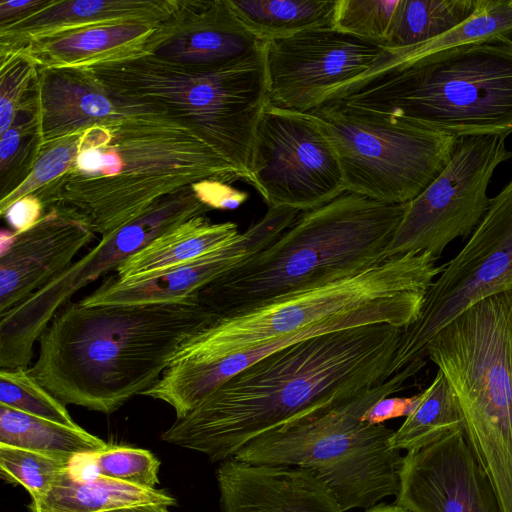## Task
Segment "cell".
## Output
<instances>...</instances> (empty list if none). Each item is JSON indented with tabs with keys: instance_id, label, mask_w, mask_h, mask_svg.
I'll use <instances>...</instances> for the list:
<instances>
[{
	"instance_id": "1",
	"label": "cell",
	"mask_w": 512,
	"mask_h": 512,
	"mask_svg": "<svg viewBox=\"0 0 512 512\" xmlns=\"http://www.w3.org/2000/svg\"><path fill=\"white\" fill-rule=\"evenodd\" d=\"M402 330L362 325L280 349L217 386L161 439L212 462L232 458L256 437L321 416L387 380Z\"/></svg>"
},
{
	"instance_id": "2",
	"label": "cell",
	"mask_w": 512,
	"mask_h": 512,
	"mask_svg": "<svg viewBox=\"0 0 512 512\" xmlns=\"http://www.w3.org/2000/svg\"><path fill=\"white\" fill-rule=\"evenodd\" d=\"M215 318L197 295L140 305L68 302L41 334L29 371L63 404L111 414L152 388L181 344Z\"/></svg>"
},
{
	"instance_id": "3",
	"label": "cell",
	"mask_w": 512,
	"mask_h": 512,
	"mask_svg": "<svg viewBox=\"0 0 512 512\" xmlns=\"http://www.w3.org/2000/svg\"><path fill=\"white\" fill-rule=\"evenodd\" d=\"M109 127L108 144L83 150L67 173L33 193L44 212L75 217L105 237L196 182L244 181L192 129L165 112L136 106Z\"/></svg>"
},
{
	"instance_id": "4",
	"label": "cell",
	"mask_w": 512,
	"mask_h": 512,
	"mask_svg": "<svg viewBox=\"0 0 512 512\" xmlns=\"http://www.w3.org/2000/svg\"><path fill=\"white\" fill-rule=\"evenodd\" d=\"M340 104L456 138L512 133V37L408 57L386 49L366 73L331 90Z\"/></svg>"
},
{
	"instance_id": "5",
	"label": "cell",
	"mask_w": 512,
	"mask_h": 512,
	"mask_svg": "<svg viewBox=\"0 0 512 512\" xmlns=\"http://www.w3.org/2000/svg\"><path fill=\"white\" fill-rule=\"evenodd\" d=\"M407 204L344 192L300 213L273 243L197 294L216 318L357 275L383 261Z\"/></svg>"
},
{
	"instance_id": "6",
	"label": "cell",
	"mask_w": 512,
	"mask_h": 512,
	"mask_svg": "<svg viewBox=\"0 0 512 512\" xmlns=\"http://www.w3.org/2000/svg\"><path fill=\"white\" fill-rule=\"evenodd\" d=\"M436 260L428 253L394 256L357 275L215 318L181 344L145 396L167 403L196 376L235 354L335 315L399 299L425 298L444 268Z\"/></svg>"
},
{
	"instance_id": "7",
	"label": "cell",
	"mask_w": 512,
	"mask_h": 512,
	"mask_svg": "<svg viewBox=\"0 0 512 512\" xmlns=\"http://www.w3.org/2000/svg\"><path fill=\"white\" fill-rule=\"evenodd\" d=\"M87 68L116 101L165 112L188 126L251 183L255 132L269 103L265 45L249 59L216 69L153 55Z\"/></svg>"
},
{
	"instance_id": "8",
	"label": "cell",
	"mask_w": 512,
	"mask_h": 512,
	"mask_svg": "<svg viewBox=\"0 0 512 512\" xmlns=\"http://www.w3.org/2000/svg\"><path fill=\"white\" fill-rule=\"evenodd\" d=\"M426 356L457 397L502 512H512V287L467 306L430 339Z\"/></svg>"
},
{
	"instance_id": "9",
	"label": "cell",
	"mask_w": 512,
	"mask_h": 512,
	"mask_svg": "<svg viewBox=\"0 0 512 512\" xmlns=\"http://www.w3.org/2000/svg\"><path fill=\"white\" fill-rule=\"evenodd\" d=\"M422 368L411 364L321 416L260 435L232 458L307 469L327 485L344 512L367 510L397 496L403 456L391 445L394 430L361 417L380 399L403 390Z\"/></svg>"
},
{
	"instance_id": "10",
	"label": "cell",
	"mask_w": 512,
	"mask_h": 512,
	"mask_svg": "<svg viewBox=\"0 0 512 512\" xmlns=\"http://www.w3.org/2000/svg\"><path fill=\"white\" fill-rule=\"evenodd\" d=\"M309 113L337 153L345 190L385 204L417 197L448 164L458 141L335 103Z\"/></svg>"
},
{
	"instance_id": "11",
	"label": "cell",
	"mask_w": 512,
	"mask_h": 512,
	"mask_svg": "<svg viewBox=\"0 0 512 512\" xmlns=\"http://www.w3.org/2000/svg\"><path fill=\"white\" fill-rule=\"evenodd\" d=\"M211 209L192 185L166 196L141 216L101 237L97 245L20 304L0 314V368L28 367L35 343L72 296L117 268L153 239Z\"/></svg>"
},
{
	"instance_id": "12",
	"label": "cell",
	"mask_w": 512,
	"mask_h": 512,
	"mask_svg": "<svg viewBox=\"0 0 512 512\" xmlns=\"http://www.w3.org/2000/svg\"><path fill=\"white\" fill-rule=\"evenodd\" d=\"M512 287V180L460 252L428 290L419 318L402 330L388 377L411 364H425L430 339L470 304Z\"/></svg>"
},
{
	"instance_id": "13",
	"label": "cell",
	"mask_w": 512,
	"mask_h": 512,
	"mask_svg": "<svg viewBox=\"0 0 512 512\" xmlns=\"http://www.w3.org/2000/svg\"><path fill=\"white\" fill-rule=\"evenodd\" d=\"M510 158L505 138H458L445 168L407 203L386 258L407 253L438 258L451 241L473 233L490 204L487 189L492 175Z\"/></svg>"
},
{
	"instance_id": "14",
	"label": "cell",
	"mask_w": 512,
	"mask_h": 512,
	"mask_svg": "<svg viewBox=\"0 0 512 512\" xmlns=\"http://www.w3.org/2000/svg\"><path fill=\"white\" fill-rule=\"evenodd\" d=\"M251 178L268 207L301 212L346 192L337 153L317 118L270 103L256 128Z\"/></svg>"
},
{
	"instance_id": "15",
	"label": "cell",
	"mask_w": 512,
	"mask_h": 512,
	"mask_svg": "<svg viewBox=\"0 0 512 512\" xmlns=\"http://www.w3.org/2000/svg\"><path fill=\"white\" fill-rule=\"evenodd\" d=\"M385 50L334 27L265 42L269 103L309 112L331 90L370 70Z\"/></svg>"
},
{
	"instance_id": "16",
	"label": "cell",
	"mask_w": 512,
	"mask_h": 512,
	"mask_svg": "<svg viewBox=\"0 0 512 512\" xmlns=\"http://www.w3.org/2000/svg\"><path fill=\"white\" fill-rule=\"evenodd\" d=\"M301 211L268 207L264 216L225 247L187 263L120 279L110 276L79 303L140 305L179 301L195 296L214 279L278 239Z\"/></svg>"
},
{
	"instance_id": "17",
	"label": "cell",
	"mask_w": 512,
	"mask_h": 512,
	"mask_svg": "<svg viewBox=\"0 0 512 512\" xmlns=\"http://www.w3.org/2000/svg\"><path fill=\"white\" fill-rule=\"evenodd\" d=\"M395 503L412 512H502L464 429L406 452Z\"/></svg>"
},
{
	"instance_id": "18",
	"label": "cell",
	"mask_w": 512,
	"mask_h": 512,
	"mask_svg": "<svg viewBox=\"0 0 512 512\" xmlns=\"http://www.w3.org/2000/svg\"><path fill=\"white\" fill-rule=\"evenodd\" d=\"M264 45L237 19L227 0H176L146 45V53L181 65L216 69L249 59Z\"/></svg>"
},
{
	"instance_id": "19",
	"label": "cell",
	"mask_w": 512,
	"mask_h": 512,
	"mask_svg": "<svg viewBox=\"0 0 512 512\" xmlns=\"http://www.w3.org/2000/svg\"><path fill=\"white\" fill-rule=\"evenodd\" d=\"M94 237L85 222L56 210L44 212L32 228L17 234L0 256V314L59 276Z\"/></svg>"
},
{
	"instance_id": "20",
	"label": "cell",
	"mask_w": 512,
	"mask_h": 512,
	"mask_svg": "<svg viewBox=\"0 0 512 512\" xmlns=\"http://www.w3.org/2000/svg\"><path fill=\"white\" fill-rule=\"evenodd\" d=\"M223 512H344L313 472L229 458L216 470Z\"/></svg>"
},
{
	"instance_id": "21",
	"label": "cell",
	"mask_w": 512,
	"mask_h": 512,
	"mask_svg": "<svg viewBox=\"0 0 512 512\" xmlns=\"http://www.w3.org/2000/svg\"><path fill=\"white\" fill-rule=\"evenodd\" d=\"M36 94L41 145L110 126L136 108L113 99L87 67L38 68Z\"/></svg>"
},
{
	"instance_id": "22",
	"label": "cell",
	"mask_w": 512,
	"mask_h": 512,
	"mask_svg": "<svg viewBox=\"0 0 512 512\" xmlns=\"http://www.w3.org/2000/svg\"><path fill=\"white\" fill-rule=\"evenodd\" d=\"M176 0H53L29 18L0 29V50L65 32L128 23L157 24Z\"/></svg>"
},
{
	"instance_id": "23",
	"label": "cell",
	"mask_w": 512,
	"mask_h": 512,
	"mask_svg": "<svg viewBox=\"0 0 512 512\" xmlns=\"http://www.w3.org/2000/svg\"><path fill=\"white\" fill-rule=\"evenodd\" d=\"M159 23L85 28L36 39L11 50L21 52L38 68L91 67L147 55L146 45Z\"/></svg>"
},
{
	"instance_id": "24",
	"label": "cell",
	"mask_w": 512,
	"mask_h": 512,
	"mask_svg": "<svg viewBox=\"0 0 512 512\" xmlns=\"http://www.w3.org/2000/svg\"><path fill=\"white\" fill-rule=\"evenodd\" d=\"M240 234L234 222L213 223L205 215L188 219L159 235L116 270L120 279L181 265L219 250Z\"/></svg>"
},
{
	"instance_id": "25",
	"label": "cell",
	"mask_w": 512,
	"mask_h": 512,
	"mask_svg": "<svg viewBox=\"0 0 512 512\" xmlns=\"http://www.w3.org/2000/svg\"><path fill=\"white\" fill-rule=\"evenodd\" d=\"M173 506L176 500L159 489H148L101 475L78 478L68 467L58 476L50 490L32 502L33 512H105L140 505Z\"/></svg>"
},
{
	"instance_id": "26",
	"label": "cell",
	"mask_w": 512,
	"mask_h": 512,
	"mask_svg": "<svg viewBox=\"0 0 512 512\" xmlns=\"http://www.w3.org/2000/svg\"><path fill=\"white\" fill-rule=\"evenodd\" d=\"M237 19L262 42L307 29L334 27L338 0H227Z\"/></svg>"
},
{
	"instance_id": "27",
	"label": "cell",
	"mask_w": 512,
	"mask_h": 512,
	"mask_svg": "<svg viewBox=\"0 0 512 512\" xmlns=\"http://www.w3.org/2000/svg\"><path fill=\"white\" fill-rule=\"evenodd\" d=\"M0 444L71 462L108 445L82 427H69L0 405Z\"/></svg>"
},
{
	"instance_id": "28",
	"label": "cell",
	"mask_w": 512,
	"mask_h": 512,
	"mask_svg": "<svg viewBox=\"0 0 512 512\" xmlns=\"http://www.w3.org/2000/svg\"><path fill=\"white\" fill-rule=\"evenodd\" d=\"M464 429L457 397L441 371L421 392V398L402 425L394 430L391 445L406 452L423 448L444 435Z\"/></svg>"
},
{
	"instance_id": "29",
	"label": "cell",
	"mask_w": 512,
	"mask_h": 512,
	"mask_svg": "<svg viewBox=\"0 0 512 512\" xmlns=\"http://www.w3.org/2000/svg\"><path fill=\"white\" fill-rule=\"evenodd\" d=\"M478 0H399L386 49L418 45L443 35L468 19Z\"/></svg>"
},
{
	"instance_id": "30",
	"label": "cell",
	"mask_w": 512,
	"mask_h": 512,
	"mask_svg": "<svg viewBox=\"0 0 512 512\" xmlns=\"http://www.w3.org/2000/svg\"><path fill=\"white\" fill-rule=\"evenodd\" d=\"M0 137V199H3L28 178L40 153L36 81Z\"/></svg>"
},
{
	"instance_id": "31",
	"label": "cell",
	"mask_w": 512,
	"mask_h": 512,
	"mask_svg": "<svg viewBox=\"0 0 512 512\" xmlns=\"http://www.w3.org/2000/svg\"><path fill=\"white\" fill-rule=\"evenodd\" d=\"M111 138L109 126H95L42 144L28 178L13 192L0 199V215L18 199L33 194L67 173L83 150L105 145Z\"/></svg>"
},
{
	"instance_id": "32",
	"label": "cell",
	"mask_w": 512,
	"mask_h": 512,
	"mask_svg": "<svg viewBox=\"0 0 512 512\" xmlns=\"http://www.w3.org/2000/svg\"><path fill=\"white\" fill-rule=\"evenodd\" d=\"M0 405L69 427H79L66 405L44 388L28 367L0 368Z\"/></svg>"
},
{
	"instance_id": "33",
	"label": "cell",
	"mask_w": 512,
	"mask_h": 512,
	"mask_svg": "<svg viewBox=\"0 0 512 512\" xmlns=\"http://www.w3.org/2000/svg\"><path fill=\"white\" fill-rule=\"evenodd\" d=\"M69 462L47 454L0 444V470L8 481L21 484L32 502L41 499Z\"/></svg>"
},
{
	"instance_id": "34",
	"label": "cell",
	"mask_w": 512,
	"mask_h": 512,
	"mask_svg": "<svg viewBox=\"0 0 512 512\" xmlns=\"http://www.w3.org/2000/svg\"><path fill=\"white\" fill-rule=\"evenodd\" d=\"M399 0H338L334 28L385 47Z\"/></svg>"
},
{
	"instance_id": "35",
	"label": "cell",
	"mask_w": 512,
	"mask_h": 512,
	"mask_svg": "<svg viewBox=\"0 0 512 512\" xmlns=\"http://www.w3.org/2000/svg\"><path fill=\"white\" fill-rule=\"evenodd\" d=\"M91 456L98 475L148 489L159 484L160 461L149 450L107 446Z\"/></svg>"
},
{
	"instance_id": "36",
	"label": "cell",
	"mask_w": 512,
	"mask_h": 512,
	"mask_svg": "<svg viewBox=\"0 0 512 512\" xmlns=\"http://www.w3.org/2000/svg\"><path fill=\"white\" fill-rule=\"evenodd\" d=\"M38 67L17 50H0V135L10 126L37 79Z\"/></svg>"
},
{
	"instance_id": "37",
	"label": "cell",
	"mask_w": 512,
	"mask_h": 512,
	"mask_svg": "<svg viewBox=\"0 0 512 512\" xmlns=\"http://www.w3.org/2000/svg\"><path fill=\"white\" fill-rule=\"evenodd\" d=\"M198 199L211 210H234L244 203L248 194L219 180L205 179L192 184Z\"/></svg>"
},
{
	"instance_id": "38",
	"label": "cell",
	"mask_w": 512,
	"mask_h": 512,
	"mask_svg": "<svg viewBox=\"0 0 512 512\" xmlns=\"http://www.w3.org/2000/svg\"><path fill=\"white\" fill-rule=\"evenodd\" d=\"M420 398L421 393L411 397L382 398L368 408L361 419L369 424L378 425L393 418L407 417L417 406Z\"/></svg>"
},
{
	"instance_id": "39",
	"label": "cell",
	"mask_w": 512,
	"mask_h": 512,
	"mask_svg": "<svg viewBox=\"0 0 512 512\" xmlns=\"http://www.w3.org/2000/svg\"><path fill=\"white\" fill-rule=\"evenodd\" d=\"M43 215V205L33 194L18 199L1 214L16 234H21L32 228Z\"/></svg>"
},
{
	"instance_id": "40",
	"label": "cell",
	"mask_w": 512,
	"mask_h": 512,
	"mask_svg": "<svg viewBox=\"0 0 512 512\" xmlns=\"http://www.w3.org/2000/svg\"><path fill=\"white\" fill-rule=\"evenodd\" d=\"M52 2L53 0H1L0 29L29 18Z\"/></svg>"
},
{
	"instance_id": "41",
	"label": "cell",
	"mask_w": 512,
	"mask_h": 512,
	"mask_svg": "<svg viewBox=\"0 0 512 512\" xmlns=\"http://www.w3.org/2000/svg\"><path fill=\"white\" fill-rule=\"evenodd\" d=\"M105 512H169L168 506L162 504H140Z\"/></svg>"
},
{
	"instance_id": "42",
	"label": "cell",
	"mask_w": 512,
	"mask_h": 512,
	"mask_svg": "<svg viewBox=\"0 0 512 512\" xmlns=\"http://www.w3.org/2000/svg\"><path fill=\"white\" fill-rule=\"evenodd\" d=\"M17 234L14 231L2 229L0 234V256L5 254L13 245Z\"/></svg>"
},
{
	"instance_id": "43",
	"label": "cell",
	"mask_w": 512,
	"mask_h": 512,
	"mask_svg": "<svg viewBox=\"0 0 512 512\" xmlns=\"http://www.w3.org/2000/svg\"><path fill=\"white\" fill-rule=\"evenodd\" d=\"M365 512H412L397 503L393 504H385V503H379L369 509H367Z\"/></svg>"
}]
</instances>
